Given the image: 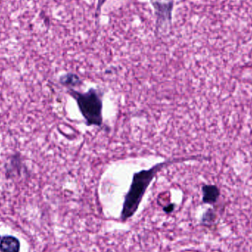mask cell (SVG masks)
Here are the masks:
<instances>
[{
    "instance_id": "6da1fadb",
    "label": "cell",
    "mask_w": 252,
    "mask_h": 252,
    "mask_svg": "<svg viewBox=\"0 0 252 252\" xmlns=\"http://www.w3.org/2000/svg\"><path fill=\"white\" fill-rule=\"evenodd\" d=\"M171 163H173V161L157 164L151 169L145 170L135 174L129 192L125 195L122 205L120 214V219L122 222L127 221L135 215L139 208V204L142 202L148 186L157 173L162 169L165 165Z\"/></svg>"
},
{
    "instance_id": "7a4b0ae2",
    "label": "cell",
    "mask_w": 252,
    "mask_h": 252,
    "mask_svg": "<svg viewBox=\"0 0 252 252\" xmlns=\"http://www.w3.org/2000/svg\"><path fill=\"white\" fill-rule=\"evenodd\" d=\"M70 94L77 101L86 125L101 126L103 122V103L97 91L90 89L85 93H80L71 89Z\"/></svg>"
},
{
    "instance_id": "3957f363",
    "label": "cell",
    "mask_w": 252,
    "mask_h": 252,
    "mask_svg": "<svg viewBox=\"0 0 252 252\" xmlns=\"http://www.w3.org/2000/svg\"><path fill=\"white\" fill-rule=\"evenodd\" d=\"M155 8V14L156 16V27L159 29V26L167 22L171 24L172 21V11L174 8V2L171 1L168 3L160 2H152Z\"/></svg>"
},
{
    "instance_id": "277c9868",
    "label": "cell",
    "mask_w": 252,
    "mask_h": 252,
    "mask_svg": "<svg viewBox=\"0 0 252 252\" xmlns=\"http://www.w3.org/2000/svg\"><path fill=\"white\" fill-rule=\"evenodd\" d=\"M203 202L204 204H214L220 196V190L215 185L205 184L202 187Z\"/></svg>"
},
{
    "instance_id": "5b68a950",
    "label": "cell",
    "mask_w": 252,
    "mask_h": 252,
    "mask_svg": "<svg viewBox=\"0 0 252 252\" xmlns=\"http://www.w3.org/2000/svg\"><path fill=\"white\" fill-rule=\"evenodd\" d=\"M19 240L14 236H4L0 240V252H19Z\"/></svg>"
},
{
    "instance_id": "8992f818",
    "label": "cell",
    "mask_w": 252,
    "mask_h": 252,
    "mask_svg": "<svg viewBox=\"0 0 252 252\" xmlns=\"http://www.w3.org/2000/svg\"><path fill=\"white\" fill-rule=\"evenodd\" d=\"M216 217L217 215H216L215 212L213 209H209L203 214L202 218H201V224L205 227L212 225L216 220Z\"/></svg>"
},
{
    "instance_id": "52a82bcc",
    "label": "cell",
    "mask_w": 252,
    "mask_h": 252,
    "mask_svg": "<svg viewBox=\"0 0 252 252\" xmlns=\"http://www.w3.org/2000/svg\"><path fill=\"white\" fill-rule=\"evenodd\" d=\"M60 82L65 86H76L80 82V78L76 75L67 74L60 78Z\"/></svg>"
},
{
    "instance_id": "ba28073f",
    "label": "cell",
    "mask_w": 252,
    "mask_h": 252,
    "mask_svg": "<svg viewBox=\"0 0 252 252\" xmlns=\"http://www.w3.org/2000/svg\"><path fill=\"white\" fill-rule=\"evenodd\" d=\"M107 0H97V8H96V18L98 19L100 13H101V9L103 8L104 4L106 3Z\"/></svg>"
},
{
    "instance_id": "9c48e42d",
    "label": "cell",
    "mask_w": 252,
    "mask_h": 252,
    "mask_svg": "<svg viewBox=\"0 0 252 252\" xmlns=\"http://www.w3.org/2000/svg\"><path fill=\"white\" fill-rule=\"evenodd\" d=\"M174 209H175V204H169V205L164 207L163 210L165 213H167V214H170V213H171L173 211H174Z\"/></svg>"
},
{
    "instance_id": "30bf717a",
    "label": "cell",
    "mask_w": 252,
    "mask_h": 252,
    "mask_svg": "<svg viewBox=\"0 0 252 252\" xmlns=\"http://www.w3.org/2000/svg\"><path fill=\"white\" fill-rule=\"evenodd\" d=\"M0 238H1V237H0Z\"/></svg>"
}]
</instances>
